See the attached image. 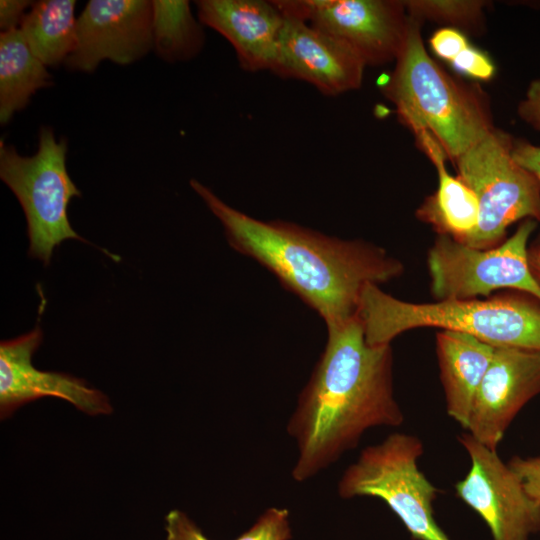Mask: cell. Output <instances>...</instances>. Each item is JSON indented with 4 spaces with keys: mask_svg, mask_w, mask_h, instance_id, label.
I'll return each instance as SVG.
<instances>
[{
    "mask_svg": "<svg viewBox=\"0 0 540 540\" xmlns=\"http://www.w3.org/2000/svg\"><path fill=\"white\" fill-rule=\"evenodd\" d=\"M192 189L224 228L229 245L268 271L323 319L326 328L357 315L368 284L400 277L404 266L382 247L344 240L282 220H260L221 200L196 179Z\"/></svg>",
    "mask_w": 540,
    "mask_h": 540,
    "instance_id": "6da1fadb",
    "label": "cell"
},
{
    "mask_svg": "<svg viewBox=\"0 0 540 540\" xmlns=\"http://www.w3.org/2000/svg\"><path fill=\"white\" fill-rule=\"evenodd\" d=\"M403 421L391 344L369 345L357 315L327 328L325 348L287 426L298 448L293 479L304 482L327 468L368 429Z\"/></svg>",
    "mask_w": 540,
    "mask_h": 540,
    "instance_id": "7a4b0ae2",
    "label": "cell"
},
{
    "mask_svg": "<svg viewBox=\"0 0 540 540\" xmlns=\"http://www.w3.org/2000/svg\"><path fill=\"white\" fill-rule=\"evenodd\" d=\"M421 22L409 17L405 44L382 86L399 121L429 132L454 162L496 127L487 94L450 75L428 54Z\"/></svg>",
    "mask_w": 540,
    "mask_h": 540,
    "instance_id": "3957f363",
    "label": "cell"
},
{
    "mask_svg": "<svg viewBox=\"0 0 540 540\" xmlns=\"http://www.w3.org/2000/svg\"><path fill=\"white\" fill-rule=\"evenodd\" d=\"M357 316L371 346L391 344L412 329L436 327L471 335L494 347L540 350V302L530 295L411 303L368 284Z\"/></svg>",
    "mask_w": 540,
    "mask_h": 540,
    "instance_id": "277c9868",
    "label": "cell"
},
{
    "mask_svg": "<svg viewBox=\"0 0 540 540\" xmlns=\"http://www.w3.org/2000/svg\"><path fill=\"white\" fill-rule=\"evenodd\" d=\"M67 140L57 139L51 127L42 126L37 151L20 155L13 145L0 141V178L18 199L27 222L28 255L48 266L54 249L68 239L91 245L71 226L70 201L81 192L66 168Z\"/></svg>",
    "mask_w": 540,
    "mask_h": 540,
    "instance_id": "5b68a950",
    "label": "cell"
},
{
    "mask_svg": "<svg viewBox=\"0 0 540 540\" xmlns=\"http://www.w3.org/2000/svg\"><path fill=\"white\" fill-rule=\"evenodd\" d=\"M423 442L415 435L392 433L364 448L341 476L340 497H375L397 515L414 540H451L434 517L439 492L418 467Z\"/></svg>",
    "mask_w": 540,
    "mask_h": 540,
    "instance_id": "8992f818",
    "label": "cell"
},
{
    "mask_svg": "<svg viewBox=\"0 0 540 540\" xmlns=\"http://www.w3.org/2000/svg\"><path fill=\"white\" fill-rule=\"evenodd\" d=\"M513 141L495 128L453 162L479 202L478 225L462 242L467 246L492 248L505 240L516 221L540 222V183L514 160Z\"/></svg>",
    "mask_w": 540,
    "mask_h": 540,
    "instance_id": "52a82bcc",
    "label": "cell"
},
{
    "mask_svg": "<svg viewBox=\"0 0 540 540\" xmlns=\"http://www.w3.org/2000/svg\"><path fill=\"white\" fill-rule=\"evenodd\" d=\"M537 221L521 222L501 244L477 249L438 235L427 254L430 290L436 301L472 299L514 289L540 302V284L528 261V240Z\"/></svg>",
    "mask_w": 540,
    "mask_h": 540,
    "instance_id": "ba28073f",
    "label": "cell"
},
{
    "mask_svg": "<svg viewBox=\"0 0 540 540\" xmlns=\"http://www.w3.org/2000/svg\"><path fill=\"white\" fill-rule=\"evenodd\" d=\"M286 17L304 21L335 39L365 66L384 65L400 54L409 16L400 0H274Z\"/></svg>",
    "mask_w": 540,
    "mask_h": 540,
    "instance_id": "9c48e42d",
    "label": "cell"
},
{
    "mask_svg": "<svg viewBox=\"0 0 540 540\" xmlns=\"http://www.w3.org/2000/svg\"><path fill=\"white\" fill-rule=\"evenodd\" d=\"M471 467L455 491L490 529L493 540H530L540 532V503L524 490L519 478L497 450L479 443L468 432L458 437Z\"/></svg>",
    "mask_w": 540,
    "mask_h": 540,
    "instance_id": "30bf717a",
    "label": "cell"
},
{
    "mask_svg": "<svg viewBox=\"0 0 540 540\" xmlns=\"http://www.w3.org/2000/svg\"><path fill=\"white\" fill-rule=\"evenodd\" d=\"M152 48V1L90 0L77 17L75 46L64 65L92 73L104 60L128 65Z\"/></svg>",
    "mask_w": 540,
    "mask_h": 540,
    "instance_id": "8fae6325",
    "label": "cell"
},
{
    "mask_svg": "<svg viewBox=\"0 0 540 540\" xmlns=\"http://www.w3.org/2000/svg\"><path fill=\"white\" fill-rule=\"evenodd\" d=\"M44 307L43 299L31 331L0 343L1 418L43 397L63 399L88 415L110 414L112 406L108 397L85 380L66 373L42 371L32 364V356L43 340L40 317Z\"/></svg>",
    "mask_w": 540,
    "mask_h": 540,
    "instance_id": "7c38bea8",
    "label": "cell"
},
{
    "mask_svg": "<svg viewBox=\"0 0 540 540\" xmlns=\"http://www.w3.org/2000/svg\"><path fill=\"white\" fill-rule=\"evenodd\" d=\"M540 394V350L495 347L472 405L466 431L497 450L519 411Z\"/></svg>",
    "mask_w": 540,
    "mask_h": 540,
    "instance_id": "4fadbf2b",
    "label": "cell"
},
{
    "mask_svg": "<svg viewBox=\"0 0 540 540\" xmlns=\"http://www.w3.org/2000/svg\"><path fill=\"white\" fill-rule=\"evenodd\" d=\"M365 64L348 48L308 23L286 17L272 73L305 81L327 96L358 89Z\"/></svg>",
    "mask_w": 540,
    "mask_h": 540,
    "instance_id": "5bb4252c",
    "label": "cell"
},
{
    "mask_svg": "<svg viewBox=\"0 0 540 540\" xmlns=\"http://www.w3.org/2000/svg\"><path fill=\"white\" fill-rule=\"evenodd\" d=\"M195 4L199 22L228 40L242 69L272 70L285 22L273 1L199 0Z\"/></svg>",
    "mask_w": 540,
    "mask_h": 540,
    "instance_id": "9a60e30c",
    "label": "cell"
},
{
    "mask_svg": "<svg viewBox=\"0 0 540 540\" xmlns=\"http://www.w3.org/2000/svg\"><path fill=\"white\" fill-rule=\"evenodd\" d=\"M495 347L456 331L436 335V354L447 414L463 429L481 381L491 363Z\"/></svg>",
    "mask_w": 540,
    "mask_h": 540,
    "instance_id": "2e32d148",
    "label": "cell"
},
{
    "mask_svg": "<svg viewBox=\"0 0 540 540\" xmlns=\"http://www.w3.org/2000/svg\"><path fill=\"white\" fill-rule=\"evenodd\" d=\"M417 146L437 170L436 191L426 197L416 210V217L432 226L438 235L464 242L479 221V202L473 190L459 177L451 175L445 165L446 153L427 131L413 133Z\"/></svg>",
    "mask_w": 540,
    "mask_h": 540,
    "instance_id": "e0dca14e",
    "label": "cell"
},
{
    "mask_svg": "<svg viewBox=\"0 0 540 540\" xmlns=\"http://www.w3.org/2000/svg\"><path fill=\"white\" fill-rule=\"evenodd\" d=\"M53 85L47 66L30 50L20 29L0 34V123L6 125L39 89Z\"/></svg>",
    "mask_w": 540,
    "mask_h": 540,
    "instance_id": "ac0fdd59",
    "label": "cell"
},
{
    "mask_svg": "<svg viewBox=\"0 0 540 540\" xmlns=\"http://www.w3.org/2000/svg\"><path fill=\"white\" fill-rule=\"evenodd\" d=\"M75 0H40L25 14L20 31L47 67L64 64L76 42Z\"/></svg>",
    "mask_w": 540,
    "mask_h": 540,
    "instance_id": "d6986e66",
    "label": "cell"
},
{
    "mask_svg": "<svg viewBox=\"0 0 540 540\" xmlns=\"http://www.w3.org/2000/svg\"><path fill=\"white\" fill-rule=\"evenodd\" d=\"M152 39L157 56L170 63L191 60L205 44L201 23L186 0L152 1Z\"/></svg>",
    "mask_w": 540,
    "mask_h": 540,
    "instance_id": "ffe728a7",
    "label": "cell"
},
{
    "mask_svg": "<svg viewBox=\"0 0 540 540\" xmlns=\"http://www.w3.org/2000/svg\"><path fill=\"white\" fill-rule=\"evenodd\" d=\"M408 16L421 22L431 21L472 34L484 29V8L481 0H407L403 1Z\"/></svg>",
    "mask_w": 540,
    "mask_h": 540,
    "instance_id": "44dd1931",
    "label": "cell"
},
{
    "mask_svg": "<svg viewBox=\"0 0 540 540\" xmlns=\"http://www.w3.org/2000/svg\"><path fill=\"white\" fill-rule=\"evenodd\" d=\"M289 513L285 508H269L246 532L235 540H289Z\"/></svg>",
    "mask_w": 540,
    "mask_h": 540,
    "instance_id": "7402d4cb",
    "label": "cell"
},
{
    "mask_svg": "<svg viewBox=\"0 0 540 540\" xmlns=\"http://www.w3.org/2000/svg\"><path fill=\"white\" fill-rule=\"evenodd\" d=\"M450 64L459 73L481 81L490 80L495 73L487 54L473 46L467 47Z\"/></svg>",
    "mask_w": 540,
    "mask_h": 540,
    "instance_id": "603a6c76",
    "label": "cell"
},
{
    "mask_svg": "<svg viewBox=\"0 0 540 540\" xmlns=\"http://www.w3.org/2000/svg\"><path fill=\"white\" fill-rule=\"evenodd\" d=\"M429 44L437 57L449 63L470 46L462 31L450 27L436 30L430 37Z\"/></svg>",
    "mask_w": 540,
    "mask_h": 540,
    "instance_id": "cb8c5ba5",
    "label": "cell"
},
{
    "mask_svg": "<svg viewBox=\"0 0 540 540\" xmlns=\"http://www.w3.org/2000/svg\"><path fill=\"white\" fill-rule=\"evenodd\" d=\"M507 464L519 478L525 492L540 503V456H514Z\"/></svg>",
    "mask_w": 540,
    "mask_h": 540,
    "instance_id": "d4e9b609",
    "label": "cell"
},
{
    "mask_svg": "<svg viewBox=\"0 0 540 540\" xmlns=\"http://www.w3.org/2000/svg\"><path fill=\"white\" fill-rule=\"evenodd\" d=\"M167 540H210L182 511L171 510L165 517Z\"/></svg>",
    "mask_w": 540,
    "mask_h": 540,
    "instance_id": "484cf974",
    "label": "cell"
},
{
    "mask_svg": "<svg viewBox=\"0 0 540 540\" xmlns=\"http://www.w3.org/2000/svg\"><path fill=\"white\" fill-rule=\"evenodd\" d=\"M512 156L519 165L530 171L540 183V146L524 140H514ZM534 245L540 246V232Z\"/></svg>",
    "mask_w": 540,
    "mask_h": 540,
    "instance_id": "4316f807",
    "label": "cell"
},
{
    "mask_svg": "<svg viewBox=\"0 0 540 540\" xmlns=\"http://www.w3.org/2000/svg\"><path fill=\"white\" fill-rule=\"evenodd\" d=\"M518 115L540 132V79L529 85L524 99L518 105Z\"/></svg>",
    "mask_w": 540,
    "mask_h": 540,
    "instance_id": "83f0119b",
    "label": "cell"
},
{
    "mask_svg": "<svg viewBox=\"0 0 540 540\" xmlns=\"http://www.w3.org/2000/svg\"><path fill=\"white\" fill-rule=\"evenodd\" d=\"M34 2L29 0H1L0 28L1 32L19 29L22 20Z\"/></svg>",
    "mask_w": 540,
    "mask_h": 540,
    "instance_id": "f1b7e54d",
    "label": "cell"
},
{
    "mask_svg": "<svg viewBox=\"0 0 540 540\" xmlns=\"http://www.w3.org/2000/svg\"><path fill=\"white\" fill-rule=\"evenodd\" d=\"M528 261L535 279L540 284V246L533 244L529 247Z\"/></svg>",
    "mask_w": 540,
    "mask_h": 540,
    "instance_id": "f546056e",
    "label": "cell"
}]
</instances>
